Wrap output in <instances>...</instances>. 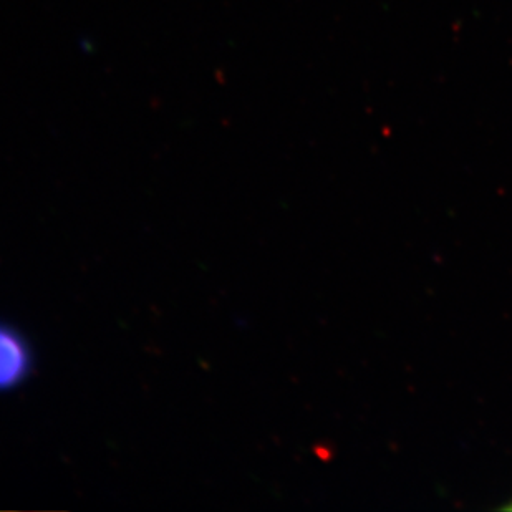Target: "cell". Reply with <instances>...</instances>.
<instances>
[{
    "label": "cell",
    "mask_w": 512,
    "mask_h": 512,
    "mask_svg": "<svg viewBox=\"0 0 512 512\" xmlns=\"http://www.w3.org/2000/svg\"><path fill=\"white\" fill-rule=\"evenodd\" d=\"M30 370L27 343L14 329L0 325V392L24 382Z\"/></svg>",
    "instance_id": "6da1fadb"
},
{
    "label": "cell",
    "mask_w": 512,
    "mask_h": 512,
    "mask_svg": "<svg viewBox=\"0 0 512 512\" xmlns=\"http://www.w3.org/2000/svg\"><path fill=\"white\" fill-rule=\"evenodd\" d=\"M504 509H512V501L508 504V506H504Z\"/></svg>",
    "instance_id": "7a4b0ae2"
}]
</instances>
